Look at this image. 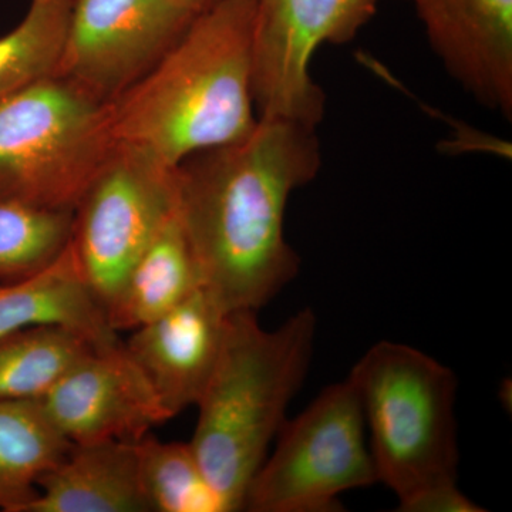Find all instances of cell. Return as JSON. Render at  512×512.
I'll return each instance as SVG.
<instances>
[{
    "mask_svg": "<svg viewBox=\"0 0 512 512\" xmlns=\"http://www.w3.org/2000/svg\"><path fill=\"white\" fill-rule=\"evenodd\" d=\"M316 128L259 119L248 137L175 167L177 214L202 285L225 312H258L298 275L285 238L293 191L318 175Z\"/></svg>",
    "mask_w": 512,
    "mask_h": 512,
    "instance_id": "6da1fadb",
    "label": "cell"
},
{
    "mask_svg": "<svg viewBox=\"0 0 512 512\" xmlns=\"http://www.w3.org/2000/svg\"><path fill=\"white\" fill-rule=\"evenodd\" d=\"M254 16L255 0H222L192 20L143 79L107 104L116 143L177 167L248 137L259 120Z\"/></svg>",
    "mask_w": 512,
    "mask_h": 512,
    "instance_id": "7a4b0ae2",
    "label": "cell"
},
{
    "mask_svg": "<svg viewBox=\"0 0 512 512\" xmlns=\"http://www.w3.org/2000/svg\"><path fill=\"white\" fill-rule=\"evenodd\" d=\"M316 329L309 308L274 330L262 328L256 312L228 313L190 441L228 512L244 507L252 478L288 420L286 410L311 366Z\"/></svg>",
    "mask_w": 512,
    "mask_h": 512,
    "instance_id": "3957f363",
    "label": "cell"
},
{
    "mask_svg": "<svg viewBox=\"0 0 512 512\" xmlns=\"http://www.w3.org/2000/svg\"><path fill=\"white\" fill-rule=\"evenodd\" d=\"M370 433L377 483L406 504L441 485L457 484L454 417L457 377L421 350L376 343L348 376Z\"/></svg>",
    "mask_w": 512,
    "mask_h": 512,
    "instance_id": "277c9868",
    "label": "cell"
},
{
    "mask_svg": "<svg viewBox=\"0 0 512 512\" xmlns=\"http://www.w3.org/2000/svg\"><path fill=\"white\" fill-rule=\"evenodd\" d=\"M116 147L107 104L37 83L0 101V200L76 211Z\"/></svg>",
    "mask_w": 512,
    "mask_h": 512,
    "instance_id": "5b68a950",
    "label": "cell"
},
{
    "mask_svg": "<svg viewBox=\"0 0 512 512\" xmlns=\"http://www.w3.org/2000/svg\"><path fill=\"white\" fill-rule=\"evenodd\" d=\"M275 440L242 510L335 512L342 510L340 495L377 483L362 404L349 379L326 387Z\"/></svg>",
    "mask_w": 512,
    "mask_h": 512,
    "instance_id": "8992f818",
    "label": "cell"
},
{
    "mask_svg": "<svg viewBox=\"0 0 512 512\" xmlns=\"http://www.w3.org/2000/svg\"><path fill=\"white\" fill-rule=\"evenodd\" d=\"M175 210V167L141 148L117 144L77 205L72 241L104 312Z\"/></svg>",
    "mask_w": 512,
    "mask_h": 512,
    "instance_id": "52a82bcc",
    "label": "cell"
},
{
    "mask_svg": "<svg viewBox=\"0 0 512 512\" xmlns=\"http://www.w3.org/2000/svg\"><path fill=\"white\" fill-rule=\"evenodd\" d=\"M382 0H255L254 99L259 119L316 128L325 93L311 76L326 43L352 42Z\"/></svg>",
    "mask_w": 512,
    "mask_h": 512,
    "instance_id": "ba28073f",
    "label": "cell"
},
{
    "mask_svg": "<svg viewBox=\"0 0 512 512\" xmlns=\"http://www.w3.org/2000/svg\"><path fill=\"white\" fill-rule=\"evenodd\" d=\"M174 0H72L56 76L99 103L119 99L184 35Z\"/></svg>",
    "mask_w": 512,
    "mask_h": 512,
    "instance_id": "9c48e42d",
    "label": "cell"
},
{
    "mask_svg": "<svg viewBox=\"0 0 512 512\" xmlns=\"http://www.w3.org/2000/svg\"><path fill=\"white\" fill-rule=\"evenodd\" d=\"M36 402L73 444L138 441L170 420L123 342L94 350Z\"/></svg>",
    "mask_w": 512,
    "mask_h": 512,
    "instance_id": "30bf717a",
    "label": "cell"
},
{
    "mask_svg": "<svg viewBox=\"0 0 512 512\" xmlns=\"http://www.w3.org/2000/svg\"><path fill=\"white\" fill-rule=\"evenodd\" d=\"M450 76L487 109L512 114V0H410Z\"/></svg>",
    "mask_w": 512,
    "mask_h": 512,
    "instance_id": "8fae6325",
    "label": "cell"
},
{
    "mask_svg": "<svg viewBox=\"0 0 512 512\" xmlns=\"http://www.w3.org/2000/svg\"><path fill=\"white\" fill-rule=\"evenodd\" d=\"M228 313L197 289L124 343L170 419L197 406L220 359Z\"/></svg>",
    "mask_w": 512,
    "mask_h": 512,
    "instance_id": "7c38bea8",
    "label": "cell"
},
{
    "mask_svg": "<svg viewBox=\"0 0 512 512\" xmlns=\"http://www.w3.org/2000/svg\"><path fill=\"white\" fill-rule=\"evenodd\" d=\"M137 441L73 444L37 483L23 512H151L138 471Z\"/></svg>",
    "mask_w": 512,
    "mask_h": 512,
    "instance_id": "4fadbf2b",
    "label": "cell"
},
{
    "mask_svg": "<svg viewBox=\"0 0 512 512\" xmlns=\"http://www.w3.org/2000/svg\"><path fill=\"white\" fill-rule=\"evenodd\" d=\"M37 325L67 326L99 349L121 343L84 278L72 242L40 274L0 285V338Z\"/></svg>",
    "mask_w": 512,
    "mask_h": 512,
    "instance_id": "5bb4252c",
    "label": "cell"
},
{
    "mask_svg": "<svg viewBox=\"0 0 512 512\" xmlns=\"http://www.w3.org/2000/svg\"><path fill=\"white\" fill-rule=\"evenodd\" d=\"M204 288L197 259L177 210L120 285L107 308L114 332L136 330Z\"/></svg>",
    "mask_w": 512,
    "mask_h": 512,
    "instance_id": "9a60e30c",
    "label": "cell"
},
{
    "mask_svg": "<svg viewBox=\"0 0 512 512\" xmlns=\"http://www.w3.org/2000/svg\"><path fill=\"white\" fill-rule=\"evenodd\" d=\"M70 446L39 402H0V510L25 511L39 494L40 477Z\"/></svg>",
    "mask_w": 512,
    "mask_h": 512,
    "instance_id": "2e32d148",
    "label": "cell"
},
{
    "mask_svg": "<svg viewBox=\"0 0 512 512\" xmlns=\"http://www.w3.org/2000/svg\"><path fill=\"white\" fill-rule=\"evenodd\" d=\"M96 345L72 328L37 325L0 338V402L42 399Z\"/></svg>",
    "mask_w": 512,
    "mask_h": 512,
    "instance_id": "e0dca14e",
    "label": "cell"
},
{
    "mask_svg": "<svg viewBox=\"0 0 512 512\" xmlns=\"http://www.w3.org/2000/svg\"><path fill=\"white\" fill-rule=\"evenodd\" d=\"M72 0H30L25 18L0 36V101L56 76Z\"/></svg>",
    "mask_w": 512,
    "mask_h": 512,
    "instance_id": "ac0fdd59",
    "label": "cell"
},
{
    "mask_svg": "<svg viewBox=\"0 0 512 512\" xmlns=\"http://www.w3.org/2000/svg\"><path fill=\"white\" fill-rule=\"evenodd\" d=\"M76 211L0 200V285L45 271L69 247Z\"/></svg>",
    "mask_w": 512,
    "mask_h": 512,
    "instance_id": "d6986e66",
    "label": "cell"
},
{
    "mask_svg": "<svg viewBox=\"0 0 512 512\" xmlns=\"http://www.w3.org/2000/svg\"><path fill=\"white\" fill-rule=\"evenodd\" d=\"M136 447L151 512H228L191 443H164L148 433Z\"/></svg>",
    "mask_w": 512,
    "mask_h": 512,
    "instance_id": "ffe728a7",
    "label": "cell"
},
{
    "mask_svg": "<svg viewBox=\"0 0 512 512\" xmlns=\"http://www.w3.org/2000/svg\"><path fill=\"white\" fill-rule=\"evenodd\" d=\"M403 512H483L484 508L466 497L457 484L441 485L399 505Z\"/></svg>",
    "mask_w": 512,
    "mask_h": 512,
    "instance_id": "44dd1931",
    "label": "cell"
},
{
    "mask_svg": "<svg viewBox=\"0 0 512 512\" xmlns=\"http://www.w3.org/2000/svg\"><path fill=\"white\" fill-rule=\"evenodd\" d=\"M174 2L177 3L178 6H181L185 12L197 18L201 13L214 8V6L218 5L222 0H174Z\"/></svg>",
    "mask_w": 512,
    "mask_h": 512,
    "instance_id": "7402d4cb",
    "label": "cell"
}]
</instances>
